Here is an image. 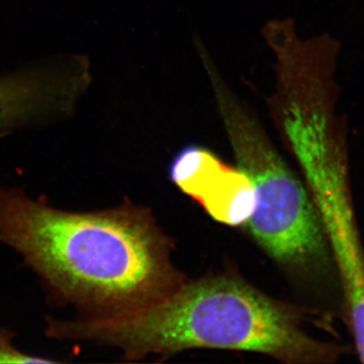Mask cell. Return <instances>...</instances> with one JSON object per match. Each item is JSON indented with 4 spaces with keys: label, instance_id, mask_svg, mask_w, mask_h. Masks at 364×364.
<instances>
[{
    "label": "cell",
    "instance_id": "obj_1",
    "mask_svg": "<svg viewBox=\"0 0 364 364\" xmlns=\"http://www.w3.org/2000/svg\"><path fill=\"white\" fill-rule=\"evenodd\" d=\"M0 242L85 315L147 308L188 279L174 264L171 238L150 210L131 202L68 212L0 188Z\"/></svg>",
    "mask_w": 364,
    "mask_h": 364
},
{
    "label": "cell",
    "instance_id": "obj_2",
    "mask_svg": "<svg viewBox=\"0 0 364 364\" xmlns=\"http://www.w3.org/2000/svg\"><path fill=\"white\" fill-rule=\"evenodd\" d=\"M46 334L107 345L127 360L219 349L262 354L286 364H327L342 354L339 345L306 331L298 311L229 275L186 279L162 301L134 312L49 318Z\"/></svg>",
    "mask_w": 364,
    "mask_h": 364
},
{
    "label": "cell",
    "instance_id": "obj_3",
    "mask_svg": "<svg viewBox=\"0 0 364 364\" xmlns=\"http://www.w3.org/2000/svg\"><path fill=\"white\" fill-rule=\"evenodd\" d=\"M196 48L237 167L252 184L255 205L242 227L274 262L287 269L326 259L329 246L305 182L284 161L257 116L225 82L205 48Z\"/></svg>",
    "mask_w": 364,
    "mask_h": 364
},
{
    "label": "cell",
    "instance_id": "obj_4",
    "mask_svg": "<svg viewBox=\"0 0 364 364\" xmlns=\"http://www.w3.org/2000/svg\"><path fill=\"white\" fill-rule=\"evenodd\" d=\"M324 228L343 289L347 323L364 363V248L356 221L344 117L284 136Z\"/></svg>",
    "mask_w": 364,
    "mask_h": 364
},
{
    "label": "cell",
    "instance_id": "obj_5",
    "mask_svg": "<svg viewBox=\"0 0 364 364\" xmlns=\"http://www.w3.org/2000/svg\"><path fill=\"white\" fill-rule=\"evenodd\" d=\"M90 65L63 57L0 77V133L72 114L90 85Z\"/></svg>",
    "mask_w": 364,
    "mask_h": 364
},
{
    "label": "cell",
    "instance_id": "obj_6",
    "mask_svg": "<svg viewBox=\"0 0 364 364\" xmlns=\"http://www.w3.org/2000/svg\"><path fill=\"white\" fill-rule=\"evenodd\" d=\"M208 149L188 146L177 154L170 166V176L188 196H193L218 221L230 226H243L252 214L255 196L252 184L238 167L218 186L208 173ZM225 163L218 169L219 178Z\"/></svg>",
    "mask_w": 364,
    "mask_h": 364
},
{
    "label": "cell",
    "instance_id": "obj_7",
    "mask_svg": "<svg viewBox=\"0 0 364 364\" xmlns=\"http://www.w3.org/2000/svg\"><path fill=\"white\" fill-rule=\"evenodd\" d=\"M51 363L50 359L23 353L14 346L11 333L0 328V363Z\"/></svg>",
    "mask_w": 364,
    "mask_h": 364
}]
</instances>
